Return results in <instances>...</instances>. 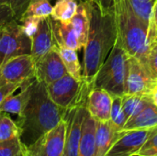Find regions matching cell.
<instances>
[{"mask_svg": "<svg viewBox=\"0 0 157 156\" xmlns=\"http://www.w3.org/2000/svg\"><path fill=\"white\" fill-rule=\"evenodd\" d=\"M15 15L12 9L6 6L0 4V29L10 21L15 20Z\"/></svg>", "mask_w": 157, "mask_h": 156, "instance_id": "33", "label": "cell"}, {"mask_svg": "<svg viewBox=\"0 0 157 156\" xmlns=\"http://www.w3.org/2000/svg\"><path fill=\"white\" fill-rule=\"evenodd\" d=\"M30 52L31 39L26 35L17 19L0 29V66L12 57Z\"/></svg>", "mask_w": 157, "mask_h": 156, "instance_id": "6", "label": "cell"}, {"mask_svg": "<svg viewBox=\"0 0 157 156\" xmlns=\"http://www.w3.org/2000/svg\"><path fill=\"white\" fill-rule=\"evenodd\" d=\"M149 97H150V99H151L152 103L157 107V86L151 92Z\"/></svg>", "mask_w": 157, "mask_h": 156, "instance_id": "36", "label": "cell"}, {"mask_svg": "<svg viewBox=\"0 0 157 156\" xmlns=\"http://www.w3.org/2000/svg\"><path fill=\"white\" fill-rule=\"evenodd\" d=\"M20 137V129L8 113H0V142Z\"/></svg>", "mask_w": 157, "mask_h": 156, "instance_id": "26", "label": "cell"}, {"mask_svg": "<svg viewBox=\"0 0 157 156\" xmlns=\"http://www.w3.org/2000/svg\"><path fill=\"white\" fill-rule=\"evenodd\" d=\"M156 0H130V4L144 27L149 30L153 16V9Z\"/></svg>", "mask_w": 157, "mask_h": 156, "instance_id": "24", "label": "cell"}, {"mask_svg": "<svg viewBox=\"0 0 157 156\" xmlns=\"http://www.w3.org/2000/svg\"><path fill=\"white\" fill-rule=\"evenodd\" d=\"M0 78H1V68H0Z\"/></svg>", "mask_w": 157, "mask_h": 156, "instance_id": "39", "label": "cell"}, {"mask_svg": "<svg viewBox=\"0 0 157 156\" xmlns=\"http://www.w3.org/2000/svg\"><path fill=\"white\" fill-rule=\"evenodd\" d=\"M148 67L151 73L157 77V41L155 42L150 50L148 55Z\"/></svg>", "mask_w": 157, "mask_h": 156, "instance_id": "34", "label": "cell"}, {"mask_svg": "<svg viewBox=\"0 0 157 156\" xmlns=\"http://www.w3.org/2000/svg\"><path fill=\"white\" fill-rule=\"evenodd\" d=\"M117 40V28L112 12L102 13L93 1L90 29L84 47L83 78L91 86ZM93 87V86H92Z\"/></svg>", "mask_w": 157, "mask_h": 156, "instance_id": "2", "label": "cell"}, {"mask_svg": "<svg viewBox=\"0 0 157 156\" xmlns=\"http://www.w3.org/2000/svg\"><path fill=\"white\" fill-rule=\"evenodd\" d=\"M26 156H33V155H32V154H29V150H28V151H27V153H26Z\"/></svg>", "mask_w": 157, "mask_h": 156, "instance_id": "37", "label": "cell"}, {"mask_svg": "<svg viewBox=\"0 0 157 156\" xmlns=\"http://www.w3.org/2000/svg\"><path fill=\"white\" fill-rule=\"evenodd\" d=\"M78 4L75 0H57L52 6L51 17L59 21H70L75 15Z\"/></svg>", "mask_w": 157, "mask_h": 156, "instance_id": "23", "label": "cell"}, {"mask_svg": "<svg viewBox=\"0 0 157 156\" xmlns=\"http://www.w3.org/2000/svg\"><path fill=\"white\" fill-rule=\"evenodd\" d=\"M86 113V107L75 108L66 112L65 120L67 121V131L64 152L66 156H77L78 154Z\"/></svg>", "mask_w": 157, "mask_h": 156, "instance_id": "12", "label": "cell"}, {"mask_svg": "<svg viewBox=\"0 0 157 156\" xmlns=\"http://www.w3.org/2000/svg\"><path fill=\"white\" fill-rule=\"evenodd\" d=\"M156 80H157V77H156Z\"/></svg>", "mask_w": 157, "mask_h": 156, "instance_id": "41", "label": "cell"}, {"mask_svg": "<svg viewBox=\"0 0 157 156\" xmlns=\"http://www.w3.org/2000/svg\"><path fill=\"white\" fill-rule=\"evenodd\" d=\"M136 156H157V130L147 139Z\"/></svg>", "mask_w": 157, "mask_h": 156, "instance_id": "30", "label": "cell"}, {"mask_svg": "<svg viewBox=\"0 0 157 156\" xmlns=\"http://www.w3.org/2000/svg\"><path fill=\"white\" fill-rule=\"evenodd\" d=\"M112 96L102 88L93 87L86 99V108L97 121L110 120Z\"/></svg>", "mask_w": 157, "mask_h": 156, "instance_id": "13", "label": "cell"}, {"mask_svg": "<svg viewBox=\"0 0 157 156\" xmlns=\"http://www.w3.org/2000/svg\"><path fill=\"white\" fill-rule=\"evenodd\" d=\"M114 17L117 28L116 43L130 56L148 67V55L151 50L148 29L135 15L130 0H115Z\"/></svg>", "mask_w": 157, "mask_h": 156, "instance_id": "3", "label": "cell"}, {"mask_svg": "<svg viewBox=\"0 0 157 156\" xmlns=\"http://www.w3.org/2000/svg\"><path fill=\"white\" fill-rule=\"evenodd\" d=\"M129 59L127 51L115 43L95 76L92 86L102 88L112 97L124 96Z\"/></svg>", "mask_w": 157, "mask_h": 156, "instance_id": "4", "label": "cell"}, {"mask_svg": "<svg viewBox=\"0 0 157 156\" xmlns=\"http://www.w3.org/2000/svg\"><path fill=\"white\" fill-rule=\"evenodd\" d=\"M121 99L122 108L128 120L138 115L152 102L149 95H124Z\"/></svg>", "mask_w": 157, "mask_h": 156, "instance_id": "21", "label": "cell"}, {"mask_svg": "<svg viewBox=\"0 0 157 156\" xmlns=\"http://www.w3.org/2000/svg\"><path fill=\"white\" fill-rule=\"evenodd\" d=\"M1 77L6 82L23 84L35 79V60L31 54L12 57L1 66Z\"/></svg>", "mask_w": 157, "mask_h": 156, "instance_id": "9", "label": "cell"}, {"mask_svg": "<svg viewBox=\"0 0 157 156\" xmlns=\"http://www.w3.org/2000/svg\"><path fill=\"white\" fill-rule=\"evenodd\" d=\"M35 79L45 85L53 83L68 74L56 44L49 52L35 61Z\"/></svg>", "mask_w": 157, "mask_h": 156, "instance_id": "10", "label": "cell"}, {"mask_svg": "<svg viewBox=\"0 0 157 156\" xmlns=\"http://www.w3.org/2000/svg\"><path fill=\"white\" fill-rule=\"evenodd\" d=\"M67 121L64 118L57 126L43 134L28 150L33 156H63L65 152Z\"/></svg>", "mask_w": 157, "mask_h": 156, "instance_id": "8", "label": "cell"}, {"mask_svg": "<svg viewBox=\"0 0 157 156\" xmlns=\"http://www.w3.org/2000/svg\"><path fill=\"white\" fill-rule=\"evenodd\" d=\"M51 23L54 42L57 46L65 47L75 51H78L82 48L70 21L63 22L51 17Z\"/></svg>", "mask_w": 157, "mask_h": 156, "instance_id": "17", "label": "cell"}, {"mask_svg": "<svg viewBox=\"0 0 157 156\" xmlns=\"http://www.w3.org/2000/svg\"><path fill=\"white\" fill-rule=\"evenodd\" d=\"M31 0H0V4L8 6L14 12L17 20H19Z\"/></svg>", "mask_w": 157, "mask_h": 156, "instance_id": "29", "label": "cell"}, {"mask_svg": "<svg viewBox=\"0 0 157 156\" xmlns=\"http://www.w3.org/2000/svg\"><path fill=\"white\" fill-rule=\"evenodd\" d=\"M63 156H66V155H65V154H63Z\"/></svg>", "mask_w": 157, "mask_h": 156, "instance_id": "40", "label": "cell"}, {"mask_svg": "<svg viewBox=\"0 0 157 156\" xmlns=\"http://www.w3.org/2000/svg\"><path fill=\"white\" fill-rule=\"evenodd\" d=\"M121 135L122 131L117 129L110 120L97 121L95 134L96 156L105 155Z\"/></svg>", "mask_w": 157, "mask_h": 156, "instance_id": "15", "label": "cell"}, {"mask_svg": "<svg viewBox=\"0 0 157 156\" xmlns=\"http://www.w3.org/2000/svg\"><path fill=\"white\" fill-rule=\"evenodd\" d=\"M40 20V18L28 17H23V18L19 19L18 22L20 23L21 28H22L23 31L26 33V35H28L29 38H31L37 30Z\"/></svg>", "mask_w": 157, "mask_h": 156, "instance_id": "32", "label": "cell"}, {"mask_svg": "<svg viewBox=\"0 0 157 156\" xmlns=\"http://www.w3.org/2000/svg\"><path fill=\"white\" fill-rule=\"evenodd\" d=\"M128 119L122 108L121 97H112V105L110 111V121L117 129L122 131Z\"/></svg>", "mask_w": 157, "mask_h": 156, "instance_id": "28", "label": "cell"}, {"mask_svg": "<svg viewBox=\"0 0 157 156\" xmlns=\"http://www.w3.org/2000/svg\"><path fill=\"white\" fill-rule=\"evenodd\" d=\"M52 6H52L51 0H31L19 19L28 17H33L37 18L49 17L52 15Z\"/></svg>", "mask_w": 157, "mask_h": 156, "instance_id": "25", "label": "cell"}, {"mask_svg": "<svg viewBox=\"0 0 157 156\" xmlns=\"http://www.w3.org/2000/svg\"><path fill=\"white\" fill-rule=\"evenodd\" d=\"M66 112L67 110L52 100L46 85L35 79L31 84L28 104L17 120L20 129L21 141L27 146H30L64 120Z\"/></svg>", "mask_w": 157, "mask_h": 156, "instance_id": "1", "label": "cell"}, {"mask_svg": "<svg viewBox=\"0 0 157 156\" xmlns=\"http://www.w3.org/2000/svg\"><path fill=\"white\" fill-rule=\"evenodd\" d=\"M34 80L25 82L21 86V91L18 94L15 96L11 95L6 99H5L0 104V113L5 112L16 114L17 118H19L22 115L29 99L31 93V84L33 83Z\"/></svg>", "mask_w": 157, "mask_h": 156, "instance_id": "18", "label": "cell"}, {"mask_svg": "<svg viewBox=\"0 0 157 156\" xmlns=\"http://www.w3.org/2000/svg\"><path fill=\"white\" fill-rule=\"evenodd\" d=\"M156 86V78L150 69L136 58L130 56L125 81V95H150Z\"/></svg>", "mask_w": 157, "mask_h": 156, "instance_id": "7", "label": "cell"}, {"mask_svg": "<svg viewBox=\"0 0 157 156\" xmlns=\"http://www.w3.org/2000/svg\"><path fill=\"white\" fill-rule=\"evenodd\" d=\"M96 120L86 110L77 156H96Z\"/></svg>", "mask_w": 157, "mask_h": 156, "instance_id": "19", "label": "cell"}, {"mask_svg": "<svg viewBox=\"0 0 157 156\" xmlns=\"http://www.w3.org/2000/svg\"><path fill=\"white\" fill-rule=\"evenodd\" d=\"M157 128V107L152 102L138 115L127 120L122 131Z\"/></svg>", "mask_w": 157, "mask_h": 156, "instance_id": "20", "label": "cell"}, {"mask_svg": "<svg viewBox=\"0 0 157 156\" xmlns=\"http://www.w3.org/2000/svg\"><path fill=\"white\" fill-rule=\"evenodd\" d=\"M24 84V83H23ZM23 84L20 83H11L6 82L2 77L0 78V104L6 99L8 97L13 95L15 91H17L18 88H21Z\"/></svg>", "mask_w": 157, "mask_h": 156, "instance_id": "31", "label": "cell"}, {"mask_svg": "<svg viewBox=\"0 0 157 156\" xmlns=\"http://www.w3.org/2000/svg\"><path fill=\"white\" fill-rule=\"evenodd\" d=\"M92 3H93L92 0H86L79 4L75 15L70 20L82 48L85 47L88 38L90 20H91Z\"/></svg>", "mask_w": 157, "mask_h": 156, "instance_id": "16", "label": "cell"}, {"mask_svg": "<svg viewBox=\"0 0 157 156\" xmlns=\"http://www.w3.org/2000/svg\"><path fill=\"white\" fill-rule=\"evenodd\" d=\"M157 128L148 130L122 131V135L104 156H135Z\"/></svg>", "mask_w": 157, "mask_h": 156, "instance_id": "11", "label": "cell"}, {"mask_svg": "<svg viewBox=\"0 0 157 156\" xmlns=\"http://www.w3.org/2000/svg\"><path fill=\"white\" fill-rule=\"evenodd\" d=\"M46 86L52 100L65 110L86 107L87 96L93 88L84 78L77 80L69 74Z\"/></svg>", "mask_w": 157, "mask_h": 156, "instance_id": "5", "label": "cell"}, {"mask_svg": "<svg viewBox=\"0 0 157 156\" xmlns=\"http://www.w3.org/2000/svg\"><path fill=\"white\" fill-rule=\"evenodd\" d=\"M57 48L61 55V58L63 62V64L67 70V73L77 80L83 79V75L81 72L82 68H81L80 62L78 60L76 51L65 47H61V46H57Z\"/></svg>", "mask_w": 157, "mask_h": 156, "instance_id": "22", "label": "cell"}, {"mask_svg": "<svg viewBox=\"0 0 157 156\" xmlns=\"http://www.w3.org/2000/svg\"><path fill=\"white\" fill-rule=\"evenodd\" d=\"M99 7L102 13L112 12L114 10L115 0H92Z\"/></svg>", "mask_w": 157, "mask_h": 156, "instance_id": "35", "label": "cell"}, {"mask_svg": "<svg viewBox=\"0 0 157 156\" xmlns=\"http://www.w3.org/2000/svg\"><path fill=\"white\" fill-rule=\"evenodd\" d=\"M28 146L21 141L20 137L0 142V156H17L25 154Z\"/></svg>", "mask_w": 157, "mask_h": 156, "instance_id": "27", "label": "cell"}, {"mask_svg": "<svg viewBox=\"0 0 157 156\" xmlns=\"http://www.w3.org/2000/svg\"><path fill=\"white\" fill-rule=\"evenodd\" d=\"M27 151H28V150H27ZM26 153H27V152H26ZM26 153H25V154H18L17 156H26Z\"/></svg>", "mask_w": 157, "mask_h": 156, "instance_id": "38", "label": "cell"}, {"mask_svg": "<svg viewBox=\"0 0 157 156\" xmlns=\"http://www.w3.org/2000/svg\"><path fill=\"white\" fill-rule=\"evenodd\" d=\"M30 39H31L30 54L32 55L35 61L45 55L55 46L52 23H51V17L40 18L37 30Z\"/></svg>", "mask_w": 157, "mask_h": 156, "instance_id": "14", "label": "cell"}]
</instances>
